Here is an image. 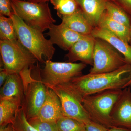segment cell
I'll return each instance as SVG.
<instances>
[{"label":"cell","instance_id":"6da1fadb","mask_svg":"<svg viewBox=\"0 0 131 131\" xmlns=\"http://www.w3.org/2000/svg\"><path fill=\"white\" fill-rule=\"evenodd\" d=\"M131 80V64H126L110 73L82 75L68 83L83 98L108 90L124 89Z\"/></svg>","mask_w":131,"mask_h":131},{"label":"cell","instance_id":"7a4b0ae2","mask_svg":"<svg viewBox=\"0 0 131 131\" xmlns=\"http://www.w3.org/2000/svg\"><path fill=\"white\" fill-rule=\"evenodd\" d=\"M13 20L19 42L30 52L38 61L42 63L51 60L55 49L50 40L46 39L43 32L29 26L13 13L10 16Z\"/></svg>","mask_w":131,"mask_h":131},{"label":"cell","instance_id":"3957f363","mask_svg":"<svg viewBox=\"0 0 131 131\" xmlns=\"http://www.w3.org/2000/svg\"><path fill=\"white\" fill-rule=\"evenodd\" d=\"M122 89H110L85 96L82 103L91 120L109 129L112 127L111 112Z\"/></svg>","mask_w":131,"mask_h":131},{"label":"cell","instance_id":"277c9868","mask_svg":"<svg viewBox=\"0 0 131 131\" xmlns=\"http://www.w3.org/2000/svg\"><path fill=\"white\" fill-rule=\"evenodd\" d=\"M14 13L27 25L43 32L56 22L47 2L35 3L24 0H11Z\"/></svg>","mask_w":131,"mask_h":131},{"label":"cell","instance_id":"5b68a950","mask_svg":"<svg viewBox=\"0 0 131 131\" xmlns=\"http://www.w3.org/2000/svg\"><path fill=\"white\" fill-rule=\"evenodd\" d=\"M2 66L8 74H19L26 68H32L38 61L19 42L0 40Z\"/></svg>","mask_w":131,"mask_h":131},{"label":"cell","instance_id":"8992f818","mask_svg":"<svg viewBox=\"0 0 131 131\" xmlns=\"http://www.w3.org/2000/svg\"><path fill=\"white\" fill-rule=\"evenodd\" d=\"M45 63L41 81L49 89L69 82L81 76L83 70L87 67V64L82 62H53L46 60Z\"/></svg>","mask_w":131,"mask_h":131},{"label":"cell","instance_id":"52a82bcc","mask_svg":"<svg viewBox=\"0 0 131 131\" xmlns=\"http://www.w3.org/2000/svg\"><path fill=\"white\" fill-rule=\"evenodd\" d=\"M122 54L105 40L95 38L93 64L89 74L113 72L126 64Z\"/></svg>","mask_w":131,"mask_h":131},{"label":"cell","instance_id":"ba28073f","mask_svg":"<svg viewBox=\"0 0 131 131\" xmlns=\"http://www.w3.org/2000/svg\"><path fill=\"white\" fill-rule=\"evenodd\" d=\"M60 99L63 116L86 124L91 120L85 110L83 98L70 86L68 83L51 88Z\"/></svg>","mask_w":131,"mask_h":131},{"label":"cell","instance_id":"9c48e42d","mask_svg":"<svg viewBox=\"0 0 131 131\" xmlns=\"http://www.w3.org/2000/svg\"><path fill=\"white\" fill-rule=\"evenodd\" d=\"M47 88L41 79H34L28 84L21 107L27 120L37 117L45 100Z\"/></svg>","mask_w":131,"mask_h":131},{"label":"cell","instance_id":"30bf717a","mask_svg":"<svg viewBox=\"0 0 131 131\" xmlns=\"http://www.w3.org/2000/svg\"><path fill=\"white\" fill-rule=\"evenodd\" d=\"M113 126L131 131V88L126 87L115 103L111 114Z\"/></svg>","mask_w":131,"mask_h":131},{"label":"cell","instance_id":"8fae6325","mask_svg":"<svg viewBox=\"0 0 131 131\" xmlns=\"http://www.w3.org/2000/svg\"><path fill=\"white\" fill-rule=\"evenodd\" d=\"M95 38L91 35H84L76 42L66 55L68 62L80 61L86 64L93 66Z\"/></svg>","mask_w":131,"mask_h":131},{"label":"cell","instance_id":"7c38bea8","mask_svg":"<svg viewBox=\"0 0 131 131\" xmlns=\"http://www.w3.org/2000/svg\"><path fill=\"white\" fill-rule=\"evenodd\" d=\"M46 34L50 37L49 40L52 44L57 45L65 51H69L84 36L73 30L62 23L58 25L52 24Z\"/></svg>","mask_w":131,"mask_h":131},{"label":"cell","instance_id":"4fadbf2b","mask_svg":"<svg viewBox=\"0 0 131 131\" xmlns=\"http://www.w3.org/2000/svg\"><path fill=\"white\" fill-rule=\"evenodd\" d=\"M25 96L24 83L18 74L8 75L6 82L1 87L0 100H7L21 107Z\"/></svg>","mask_w":131,"mask_h":131},{"label":"cell","instance_id":"5bb4252c","mask_svg":"<svg viewBox=\"0 0 131 131\" xmlns=\"http://www.w3.org/2000/svg\"><path fill=\"white\" fill-rule=\"evenodd\" d=\"M63 116L60 99L53 90L48 88L44 102L36 117L42 121L57 122Z\"/></svg>","mask_w":131,"mask_h":131},{"label":"cell","instance_id":"9a60e30c","mask_svg":"<svg viewBox=\"0 0 131 131\" xmlns=\"http://www.w3.org/2000/svg\"><path fill=\"white\" fill-rule=\"evenodd\" d=\"M91 35L105 40L124 57L127 63L131 64V45L117 35L98 27H94Z\"/></svg>","mask_w":131,"mask_h":131},{"label":"cell","instance_id":"2e32d148","mask_svg":"<svg viewBox=\"0 0 131 131\" xmlns=\"http://www.w3.org/2000/svg\"><path fill=\"white\" fill-rule=\"evenodd\" d=\"M84 15L94 27L97 26L106 10L107 0H75Z\"/></svg>","mask_w":131,"mask_h":131},{"label":"cell","instance_id":"e0dca14e","mask_svg":"<svg viewBox=\"0 0 131 131\" xmlns=\"http://www.w3.org/2000/svg\"><path fill=\"white\" fill-rule=\"evenodd\" d=\"M62 23L76 32L83 35H91L94 27L80 8L74 13L63 16Z\"/></svg>","mask_w":131,"mask_h":131},{"label":"cell","instance_id":"ac0fdd59","mask_svg":"<svg viewBox=\"0 0 131 131\" xmlns=\"http://www.w3.org/2000/svg\"><path fill=\"white\" fill-rule=\"evenodd\" d=\"M107 30L129 43L130 39L129 28L112 19L106 11L99 20L97 26Z\"/></svg>","mask_w":131,"mask_h":131},{"label":"cell","instance_id":"d6986e66","mask_svg":"<svg viewBox=\"0 0 131 131\" xmlns=\"http://www.w3.org/2000/svg\"><path fill=\"white\" fill-rule=\"evenodd\" d=\"M20 107L7 100H0V127L12 124L17 110Z\"/></svg>","mask_w":131,"mask_h":131},{"label":"cell","instance_id":"ffe728a7","mask_svg":"<svg viewBox=\"0 0 131 131\" xmlns=\"http://www.w3.org/2000/svg\"><path fill=\"white\" fill-rule=\"evenodd\" d=\"M105 11L113 19L130 28L131 16L122 8L112 1L107 0Z\"/></svg>","mask_w":131,"mask_h":131},{"label":"cell","instance_id":"44dd1931","mask_svg":"<svg viewBox=\"0 0 131 131\" xmlns=\"http://www.w3.org/2000/svg\"><path fill=\"white\" fill-rule=\"evenodd\" d=\"M0 39L11 42L18 40L14 24L11 17L0 15Z\"/></svg>","mask_w":131,"mask_h":131},{"label":"cell","instance_id":"7402d4cb","mask_svg":"<svg viewBox=\"0 0 131 131\" xmlns=\"http://www.w3.org/2000/svg\"><path fill=\"white\" fill-rule=\"evenodd\" d=\"M57 11V15L62 18L63 16L70 15L80 8L75 0H50Z\"/></svg>","mask_w":131,"mask_h":131},{"label":"cell","instance_id":"603a6c76","mask_svg":"<svg viewBox=\"0 0 131 131\" xmlns=\"http://www.w3.org/2000/svg\"><path fill=\"white\" fill-rule=\"evenodd\" d=\"M57 123L59 131H86L85 124L69 117H61Z\"/></svg>","mask_w":131,"mask_h":131},{"label":"cell","instance_id":"cb8c5ba5","mask_svg":"<svg viewBox=\"0 0 131 131\" xmlns=\"http://www.w3.org/2000/svg\"><path fill=\"white\" fill-rule=\"evenodd\" d=\"M12 124L14 131H38L28 122L21 107L16 111Z\"/></svg>","mask_w":131,"mask_h":131},{"label":"cell","instance_id":"d4e9b609","mask_svg":"<svg viewBox=\"0 0 131 131\" xmlns=\"http://www.w3.org/2000/svg\"><path fill=\"white\" fill-rule=\"evenodd\" d=\"M28 121L38 131H59L56 122L42 121L37 117L30 119Z\"/></svg>","mask_w":131,"mask_h":131},{"label":"cell","instance_id":"484cf974","mask_svg":"<svg viewBox=\"0 0 131 131\" xmlns=\"http://www.w3.org/2000/svg\"><path fill=\"white\" fill-rule=\"evenodd\" d=\"M13 13L11 0H0V15L10 17Z\"/></svg>","mask_w":131,"mask_h":131},{"label":"cell","instance_id":"4316f807","mask_svg":"<svg viewBox=\"0 0 131 131\" xmlns=\"http://www.w3.org/2000/svg\"><path fill=\"white\" fill-rule=\"evenodd\" d=\"M85 126L86 131H108L105 127L92 120L85 124Z\"/></svg>","mask_w":131,"mask_h":131},{"label":"cell","instance_id":"83f0119b","mask_svg":"<svg viewBox=\"0 0 131 131\" xmlns=\"http://www.w3.org/2000/svg\"><path fill=\"white\" fill-rule=\"evenodd\" d=\"M122 9L131 16V0H110Z\"/></svg>","mask_w":131,"mask_h":131},{"label":"cell","instance_id":"f1b7e54d","mask_svg":"<svg viewBox=\"0 0 131 131\" xmlns=\"http://www.w3.org/2000/svg\"><path fill=\"white\" fill-rule=\"evenodd\" d=\"M8 73L6 70L3 68H1L0 72V86H2L5 83L8 76Z\"/></svg>","mask_w":131,"mask_h":131},{"label":"cell","instance_id":"f546056e","mask_svg":"<svg viewBox=\"0 0 131 131\" xmlns=\"http://www.w3.org/2000/svg\"><path fill=\"white\" fill-rule=\"evenodd\" d=\"M0 131H14L12 124H8L6 126L0 127Z\"/></svg>","mask_w":131,"mask_h":131},{"label":"cell","instance_id":"4dcf8cb0","mask_svg":"<svg viewBox=\"0 0 131 131\" xmlns=\"http://www.w3.org/2000/svg\"><path fill=\"white\" fill-rule=\"evenodd\" d=\"M108 131H131L127 129L117 127L113 126L108 130Z\"/></svg>","mask_w":131,"mask_h":131},{"label":"cell","instance_id":"1f68e13d","mask_svg":"<svg viewBox=\"0 0 131 131\" xmlns=\"http://www.w3.org/2000/svg\"><path fill=\"white\" fill-rule=\"evenodd\" d=\"M29 2L35 3H40L47 2L50 0H24Z\"/></svg>","mask_w":131,"mask_h":131},{"label":"cell","instance_id":"d6a6232c","mask_svg":"<svg viewBox=\"0 0 131 131\" xmlns=\"http://www.w3.org/2000/svg\"><path fill=\"white\" fill-rule=\"evenodd\" d=\"M129 30H130V39H129V43L131 45V19L130 25L129 28Z\"/></svg>","mask_w":131,"mask_h":131},{"label":"cell","instance_id":"836d02e7","mask_svg":"<svg viewBox=\"0 0 131 131\" xmlns=\"http://www.w3.org/2000/svg\"><path fill=\"white\" fill-rule=\"evenodd\" d=\"M129 86H131V80H130V81H129V82L126 85L125 88Z\"/></svg>","mask_w":131,"mask_h":131}]
</instances>
